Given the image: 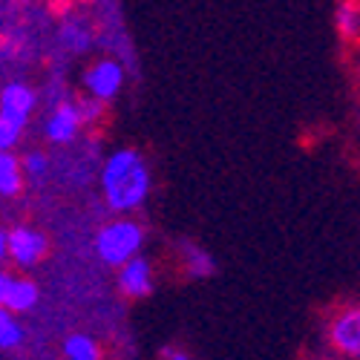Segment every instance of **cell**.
Segmentation results:
<instances>
[{"label":"cell","mask_w":360,"mask_h":360,"mask_svg":"<svg viewBox=\"0 0 360 360\" xmlns=\"http://www.w3.org/2000/svg\"><path fill=\"white\" fill-rule=\"evenodd\" d=\"M104 196L112 211H136V207L147 199L150 191V170L144 159L136 150H118L104 165L101 173Z\"/></svg>","instance_id":"1"},{"label":"cell","mask_w":360,"mask_h":360,"mask_svg":"<svg viewBox=\"0 0 360 360\" xmlns=\"http://www.w3.org/2000/svg\"><path fill=\"white\" fill-rule=\"evenodd\" d=\"M141 243H144V231L136 222L122 219V222H110V225H104L98 231L96 251H98V257L107 265H118V268H122L124 262H130L139 254Z\"/></svg>","instance_id":"2"},{"label":"cell","mask_w":360,"mask_h":360,"mask_svg":"<svg viewBox=\"0 0 360 360\" xmlns=\"http://www.w3.org/2000/svg\"><path fill=\"white\" fill-rule=\"evenodd\" d=\"M328 343H332L340 354L360 360V306H343L328 320Z\"/></svg>","instance_id":"3"},{"label":"cell","mask_w":360,"mask_h":360,"mask_svg":"<svg viewBox=\"0 0 360 360\" xmlns=\"http://www.w3.org/2000/svg\"><path fill=\"white\" fill-rule=\"evenodd\" d=\"M35 107V93L26 84H9L4 93H0V118H6L9 124L20 127L26 124L29 112Z\"/></svg>","instance_id":"4"},{"label":"cell","mask_w":360,"mask_h":360,"mask_svg":"<svg viewBox=\"0 0 360 360\" xmlns=\"http://www.w3.org/2000/svg\"><path fill=\"white\" fill-rule=\"evenodd\" d=\"M44 254H46V239H44V233H38V231H32V228H15V231H9V257H12L18 265L29 268V265L41 262Z\"/></svg>","instance_id":"5"},{"label":"cell","mask_w":360,"mask_h":360,"mask_svg":"<svg viewBox=\"0 0 360 360\" xmlns=\"http://www.w3.org/2000/svg\"><path fill=\"white\" fill-rule=\"evenodd\" d=\"M118 288H122L124 297H133V300L147 297L153 291V268H150V262L141 257H133L130 262H124L122 271H118Z\"/></svg>","instance_id":"6"},{"label":"cell","mask_w":360,"mask_h":360,"mask_svg":"<svg viewBox=\"0 0 360 360\" xmlns=\"http://www.w3.org/2000/svg\"><path fill=\"white\" fill-rule=\"evenodd\" d=\"M86 89L93 93V98L98 101H107L112 98L118 89H122V81H124V72L115 61H98L93 70L86 72Z\"/></svg>","instance_id":"7"},{"label":"cell","mask_w":360,"mask_h":360,"mask_svg":"<svg viewBox=\"0 0 360 360\" xmlns=\"http://www.w3.org/2000/svg\"><path fill=\"white\" fill-rule=\"evenodd\" d=\"M81 124H84V122H81L78 104L64 101L61 107H58V110L49 115L46 136H49V141H55V144H67V141H72V139H75V133H78V127H81Z\"/></svg>","instance_id":"8"},{"label":"cell","mask_w":360,"mask_h":360,"mask_svg":"<svg viewBox=\"0 0 360 360\" xmlns=\"http://www.w3.org/2000/svg\"><path fill=\"white\" fill-rule=\"evenodd\" d=\"M35 303H38V285L32 280H15L4 309H9V311H29V309H35Z\"/></svg>","instance_id":"9"},{"label":"cell","mask_w":360,"mask_h":360,"mask_svg":"<svg viewBox=\"0 0 360 360\" xmlns=\"http://www.w3.org/2000/svg\"><path fill=\"white\" fill-rule=\"evenodd\" d=\"M20 191V162L12 153H0V196H15Z\"/></svg>","instance_id":"10"},{"label":"cell","mask_w":360,"mask_h":360,"mask_svg":"<svg viewBox=\"0 0 360 360\" xmlns=\"http://www.w3.org/2000/svg\"><path fill=\"white\" fill-rule=\"evenodd\" d=\"M335 23H338V32H340L346 41H352V38L360 35V6L354 4V0H343L340 9H338Z\"/></svg>","instance_id":"11"},{"label":"cell","mask_w":360,"mask_h":360,"mask_svg":"<svg viewBox=\"0 0 360 360\" xmlns=\"http://www.w3.org/2000/svg\"><path fill=\"white\" fill-rule=\"evenodd\" d=\"M64 354H67V360H98V357H101V354H98V346L89 340L86 335H72V338H67Z\"/></svg>","instance_id":"12"},{"label":"cell","mask_w":360,"mask_h":360,"mask_svg":"<svg viewBox=\"0 0 360 360\" xmlns=\"http://www.w3.org/2000/svg\"><path fill=\"white\" fill-rule=\"evenodd\" d=\"M23 340V328L9 309L0 306V349H15Z\"/></svg>","instance_id":"13"},{"label":"cell","mask_w":360,"mask_h":360,"mask_svg":"<svg viewBox=\"0 0 360 360\" xmlns=\"http://www.w3.org/2000/svg\"><path fill=\"white\" fill-rule=\"evenodd\" d=\"M182 251H185V262H188V271L193 274V277H207V274H214V259L207 257L202 248H196V245H182Z\"/></svg>","instance_id":"14"},{"label":"cell","mask_w":360,"mask_h":360,"mask_svg":"<svg viewBox=\"0 0 360 360\" xmlns=\"http://www.w3.org/2000/svg\"><path fill=\"white\" fill-rule=\"evenodd\" d=\"M20 139V127L9 124L6 118H0V153H9V150L18 144Z\"/></svg>","instance_id":"15"},{"label":"cell","mask_w":360,"mask_h":360,"mask_svg":"<svg viewBox=\"0 0 360 360\" xmlns=\"http://www.w3.org/2000/svg\"><path fill=\"white\" fill-rule=\"evenodd\" d=\"M78 112H81V122L89 124V122H96V118H101V112H104V101H98V98L78 101Z\"/></svg>","instance_id":"16"},{"label":"cell","mask_w":360,"mask_h":360,"mask_svg":"<svg viewBox=\"0 0 360 360\" xmlns=\"http://www.w3.org/2000/svg\"><path fill=\"white\" fill-rule=\"evenodd\" d=\"M23 167H26L29 176L41 179V176L46 173V156H44V153H29V156L23 159Z\"/></svg>","instance_id":"17"},{"label":"cell","mask_w":360,"mask_h":360,"mask_svg":"<svg viewBox=\"0 0 360 360\" xmlns=\"http://www.w3.org/2000/svg\"><path fill=\"white\" fill-rule=\"evenodd\" d=\"M15 285V277L12 274H4L0 271V306H6V300H9V291Z\"/></svg>","instance_id":"18"},{"label":"cell","mask_w":360,"mask_h":360,"mask_svg":"<svg viewBox=\"0 0 360 360\" xmlns=\"http://www.w3.org/2000/svg\"><path fill=\"white\" fill-rule=\"evenodd\" d=\"M6 257H9V233L0 231V259H6Z\"/></svg>","instance_id":"19"},{"label":"cell","mask_w":360,"mask_h":360,"mask_svg":"<svg viewBox=\"0 0 360 360\" xmlns=\"http://www.w3.org/2000/svg\"><path fill=\"white\" fill-rule=\"evenodd\" d=\"M170 360H188V357H185V354H173Z\"/></svg>","instance_id":"20"}]
</instances>
